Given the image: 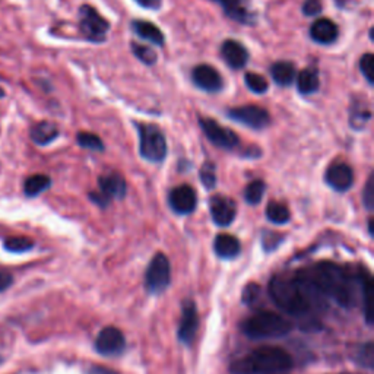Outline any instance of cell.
Here are the masks:
<instances>
[{
  "label": "cell",
  "mask_w": 374,
  "mask_h": 374,
  "mask_svg": "<svg viewBox=\"0 0 374 374\" xmlns=\"http://www.w3.org/2000/svg\"><path fill=\"white\" fill-rule=\"evenodd\" d=\"M322 300H333L337 306L351 307L354 303V285L349 275L340 264L320 262L315 267L298 272Z\"/></svg>",
  "instance_id": "6da1fadb"
},
{
  "label": "cell",
  "mask_w": 374,
  "mask_h": 374,
  "mask_svg": "<svg viewBox=\"0 0 374 374\" xmlns=\"http://www.w3.org/2000/svg\"><path fill=\"white\" fill-rule=\"evenodd\" d=\"M293 368V358L278 346H260L231 364L233 374H281Z\"/></svg>",
  "instance_id": "7a4b0ae2"
},
{
  "label": "cell",
  "mask_w": 374,
  "mask_h": 374,
  "mask_svg": "<svg viewBox=\"0 0 374 374\" xmlns=\"http://www.w3.org/2000/svg\"><path fill=\"white\" fill-rule=\"evenodd\" d=\"M269 294L276 306L294 318L307 316L311 307L315 306L297 276L294 278L275 276L269 284Z\"/></svg>",
  "instance_id": "3957f363"
},
{
  "label": "cell",
  "mask_w": 374,
  "mask_h": 374,
  "mask_svg": "<svg viewBox=\"0 0 374 374\" xmlns=\"http://www.w3.org/2000/svg\"><path fill=\"white\" fill-rule=\"evenodd\" d=\"M241 329L250 340H273L288 335L293 326L288 319L278 313L262 310L249 318Z\"/></svg>",
  "instance_id": "277c9868"
},
{
  "label": "cell",
  "mask_w": 374,
  "mask_h": 374,
  "mask_svg": "<svg viewBox=\"0 0 374 374\" xmlns=\"http://www.w3.org/2000/svg\"><path fill=\"white\" fill-rule=\"evenodd\" d=\"M139 134V154L151 163H161L167 155V141L160 127L155 125L136 123Z\"/></svg>",
  "instance_id": "5b68a950"
},
{
  "label": "cell",
  "mask_w": 374,
  "mask_h": 374,
  "mask_svg": "<svg viewBox=\"0 0 374 374\" xmlns=\"http://www.w3.org/2000/svg\"><path fill=\"white\" fill-rule=\"evenodd\" d=\"M79 27L88 41L103 43L107 39L110 23L100 15V12L90 5H83L79 9Z\"/></svg>",
  "instance_id": "8992f818"
},
{
  "label": "cell",
  "mask_w": 374,
  "mask_h": 374,
  "mask_svg": "<svg viewBox=\"0 0 374 374\" xmlns=\"http://www.w3.org/2000/svg\"><path fill=\"white\" fill-rule=\"evenodd\" d=\"M172 280V268L170 260L163 253H158L152 258L149 267L145 275V284H147L148 291L151 294H161L164 293L167 287L170 285Z\"/></svg>",
  "instance_id": "52a82bcc"
},
{
  "label": "cell",
  "mask_w": 374,
  "mask_h": 374,
  "mask_svg": "<svg viewBox=\"0 0 374 374\" xmlns=\"http://www.w3.org/2000/svg\"><path fill=\"white\" fill-rule=\"evenodd\" d=\"M199 125L203 130V134L207 135V138L215 145V147L225 151H233L240 145V139L234 132L218 125L214 118L199 117Z\"/></svg>",
  "instance_id": "ba28073f"
},
{
  "label": "cell",
  "mask_w": 374,
  "mask_h": 374,
  "mask_svg": "<svg viewBox=\"0 0 374 374\" xmlns=\"http://www.w3.org/2000/svg\"><path fill=\"white\" fill-rule=\"evenodd\" d=\"M228 117L236 120L240 125H245L256 130L264 129L271 122L269 113L258 105H243L231 108V110L228 112Z\"/></svg>",
  "instance_id": "9c48e42d"
},
{
  "label": "cell",
  "mask_w": 374,
  "mask_h": 374,
  "mask_svg": "<svg viewBox=\"0 0 374 374\" xmlns=\"http://www.w3.org/2000/svg\"><path fill=\"white\" fill-rule=\"evenodd\" d=\"M125 348H126L125 335L122 333V331L114 326L104 328L95 340V349L98 351V354L105 357L122 354L125 351Z\"/></svg>",
  "instance_id": "30bf717a"
},
{
  "label": "cell",
  "mask_w": 374,
  "mask_h": 374,
  "mask_svg": "<svg viewBox=\"0 0 374 374\" xmlns=\"http://www.w3.org/2000/svg\"><path fill=\"white\" fill-rule=\"evenodd\" d=\"M168 203L174 212L180 215H189L196 209L198 196L196 191L191 186L183 185L173 189L168 196Z\"/></svg>",
  "instance_id": "8fae6325"
},
{
  "label": "cell",
  "mask_w": 374,
  "mask_h": 374,
  "mask_svg": "<svg viewBox=\"0 0 374 374\" xmlns=\"http://www.w3.org/2000/svg\"><path fill=\"white\" fill-rule=\"evenodd\" d=\"M209 211L216 225L228 227L236 218L237 207L233 199L221 195H215L209 200Z\"/></svg>",
  "instance_id": "7c38bea8"
},
{
  "label": "cell",
  "mask_w": 374,
  "mask_h": 374,
  "mask_svg": "<svg viewBox=\"0 0 374 374\" xmlns=\"http://www.w3.org/2000/svg\"><path fill=\"white\" fill-rule=\"evenodd\" d=\"M199 326V318H198V309L191 300L186 301L183 304L182 319L178 324V340L185 345H190L195 340L196 332Z\"/></svg>",
  "instance_id": "4fadbf2b"
},
{
  "label": "cell",
  "mask_w": 374,
  "mask_h": 374,
  "mask_svg": "<svg viewBox=\"0 0 374 374\" xmlns=\"http://www.w3.org/2000/svg\"><path fill=\"white\" fill-rule=\"evenodd\" d=\"M324 182H326V185L331 186L335 191L344 193L351 189L354 183L353 168L345 163H335L326 170Z\"/></svg>",
  "instance_id": "5bb4252c"
},
{
  "label": "cell",
  "mask_w": 374,
  "mask_h": 374,
  "mask_svg": "<svg viewBox=\"0 0 374 374\" xmlns=\"http://www.w3.org/2000/svg\"><path fill=\"white\" fill-rule=\"evenodd\" d=\"M191 79L195 85L203 91L218 92L222 88V79L218 70L209 65H199L191 72Z\"/></svg>",
  "instance_id": "9a60e30c"
},
{
  "label": "cell",
  "mask_w": 374,
  "mask_h": 374,
  "mask_svg": "<svg viewBox=\"0 0 374 374\" xmlns=\"http://www.w3.org/2000/svg\"><path fill=\"white\" fill-rule=\"evenodd\" d=\"M98 186L101 195L112 200V199H123L126 196L127 186L125 178L118 173H108L98 178Z\"/></svg>",
  "instance_id": "2e32d148"
},
{
  "label": "cell",
  "mask_w": 374,
  "mask_h": 374,
  "mask_svg": "<svg viewBox=\"0 0 374 374\" xmlns=\"http://www.w3.org/2000/svg\"><path fill=\"white\" fill-rule=\"evenodd\" d=\"M221 56L225 60V63L233 69L245 67L249 60L246 47L236 40L224 41V44L221 45Z\"/></svg>",
  "instance_id": "e0dca14e"
},
{
  "label": "cell",
  "mask_w": 374,
  "mask_h": 374,
  "mask_svg": "<svg viewBox=\"0 0 374 374\" xmlns=\"http://www.w3.org/2000/svg\"><path fill=\"white\" fill-rule=\"evenodd\" d=\"M310 37L319 44H331L337 39V27L331 19H318L310 27Z\"/></svg>",
  "instance_id": "ac0fdd59"
},
{
  "label": "cell",
  "mask_w": 374,
  "mask_h": 374,
  "mask_svg": "<svg viewBox=\"0 0 374 374\" xmlns=\"http://www.w3.org/2000/svg\"><path fill=\"white\" fill-rule=\"evenodd\" d=\"M214 249L215 253L222 259H233L238 256V253L241 250L240 241L230 234H220L216 236L214 241Z\"/></svg>",
  "instance_id": "d6986e66"
},
{
  "label": "cell",
  "mask_w": 374,
  "mask_h": 374,
  "mask_svg": "<svg viewBox=\"0 0 374 374\" xmlns=\"http://www.w3.org/2000/svg\"><path fill=\"white\" fill-rule=\"evenodd\" d=\"M214 2L220 3L224 8L225 14L237 22L250 23L253 21V15L245 6V0H214Z\"/></svg>",
  "instance_id": "ffe728a7"
},
{
  "label": "cell",
  "mask_w": 374,
  "mask_h": 374,
  "mask_svg": "<svg viewBox=\"0 0 374 374\" xmlns=\"http://www.w3.org/2000/svg\"><path fill=\"white\" fill-rule=\"evenodd\" d=\"M30 135L35 143L44 147L59 136V127L52 122H40L31 127Z\"/></svg>",
  "instance_id": "44dd1931"
},
{
  "label": "cell",
  "mask_w": 374,
  "mask_h": 374,
  "mask_svg": "<svg viewBox=\"0 0 374 374\" xmlns=\"http://www.w3.org/2000/svg\"><path fill=\"white\" fill-rule=\"evenodd\" d=\"M132 28L139 35L142 40H147L155 45L164 44V34L160 31V28L147 21H134L132 22Z\"/></svg>",
  "instance_id": "7402d4cb"
},
{
  "label": "cell",
  "mask_w": 374,
  "mask_h": 374,
  "mask_svg": "<svg viewBox=\"0 0 374 374\" xmlns=\"http://www.w3.org/2000/svg\"><path fill=\"white\" fill-rule=\"evenodd\" d=\"M271 75L276 85L289 87L295 79V67L291 62H276L271 67Z\"/></svg>",
  "instance_id": "603a6c76"
},
{
  "label": "cell",
  "mask_w": 374,
  "mask_h": 374,
  "mask_svg": "<svg viewBox=\"0 0 374 374\" xmlns=\"http://www.w3.org/2000/svg\"><path fill=\"white\" fill-rule=\"evenodd\" d=\"M320 81H319V74L316 69L307 67L303 72H300L297 76V87L298 91L304 95L315 94L319 90Z\"/></svg>",
  "instance_id": "cb8c5ba5"
},
{
  "label": "cell",
  "mask_w": 374,
  "mask_h": 374,
  "mask_svg": "<svg viewBox=\"0 0 374 374\" xmlns=\"http://www.w3.org/2000/svg\"><path fill=\"white\" fill-rule=\"evenodd\" d=\"M50 185H52V180L48 176L34 174L25 180V183H23V191H25L27 196L35 198L50 187Z\"/></svg>",
  "instance_id": "d4e9b609"
},
{
  "label": "cell",
  "mask_w": 374,
  "mask_h": 374,
  "mask_svg": "<svg viewBox=\"0 0 374 374\" xmlns=\"http://www.w3.org/2000/svg\"><path fill=\"white\" fill-rule=\"evenodd\" d=\"M361 288H363V304H364V318L368 324H373V293L374 285L368 273H364L361 278Z\"/></svg>",
  "instance_id": "484cf974"
},
{
  "label": "cell",
  "mask_w": 374,
  "mask_h": 374,
  "mask_svg": "<svg viewBox=\"0 0 374 374\" xmlns=\"http://www.w3.org/2000/svg\"><path fill=\"white\" fill-rule=\"evenodd\" d=\"M267 218L273 222V224H287L291 218V214H289V209L285 207V205L280 202H271L267 208Z\"/></svg>",
  "instance_id": "4316f807"
},
{
  "label": "cell",
  "mask_w": 374,
  "mask_h": 374,
  "mask_svg": "<svg viewBox=\"0 0 374 374\" xmlns=\"http://www.w3.org/2000/svg\"><path fill=\"white\" fill-rule=\"evenodd\" d=\"M267 185L263 180H253V182L245 190V199L249 205H258L263 199Z\"/></svg>",
  "instance_id": "83f0119b"
},
{
  "label": "cell",
  "mask_w": 374,
  "mask_h": 374,
  "mask_svg": "<svg viewBox=\"0 0 374 374\" xmlns=\"http://www.w3.org/2000/svg\"><path fill=\"white\" fill-rule=\"evenodd\" d=\"M76 141L79 143V147L91 149V151H104V143L100 136H96L94 134H88V132H79Z\"/></svg>",
  "instance_id": "f1b7e54d"
},
{
  "label": "cell",
  "mask_w": 374,
  "mask_h": 374,
  "mask_svg": "<svg viewBox=\"0 0 374 374\" xmlns=\"http://www.w3.org/2000/svg\"><path fill=\"white\" fill-rule=\"evenodd\" d=\"M245 83L247 85V88L255 94H264L269 88L268 81L264 79L262 75L253 74V72H247L246 76H245Z\"/></svg>",
  "instance_id": "f546056e"
},
{
  "label": "cell",
  "mask_w": 374,
  "mask_h": 374,
  "mask_svg": "<svg viewBox=\"0 0 374 374\" xmlns=\"http://www.w3.org/2000/svg\"><path fill=\"white\" fill-rule=\"evenodd\" d=\"M370 117H371V113L368 108L353 105L351 113H349V125L355 129H361L368 122Z\"/></svg>",
  "instance_id": "4dcf8cb0"
},
{
  "label": "cell",
  "mask_w": 374,
  "mask_h": 374,
  "mask_svg": "<svg viewBox=\"0 0 374 374\" xmlns=\"http://www.w3.org/2000/svg\"><path fill=\"white\" fill-rule=\"evenodd\" d=\"M34 243L27 237H9L5 240V249L12 253H22L32 249Z\"/></svg>",
  "instance_id": "1f68e13d"
},
{
  "label": "cell",
  "mask_w": 374,
  "mask_h": 374,
  "mask_svg": "<svg viewBox=\"0 0 374 374\" xmlns=\"http://www.w3.org/2000/svg\"><path fill=\"white\" fill-rule=\"evenodd\" d=\"M132 50H134V54L145 65L152 66L156 63V53L152 50L151 47L138 44V43H132Z\"/></svg>",
  "instance_id": "d6a6232c"
},
{
  "label": "cell",
  "mask_w": 374,
  "mask_h": 374,
  "mask_svg": "<svg viewBox=\"0 0 374 374\" xmlns=\"http://www.w3.org/2000/svg\"><path fill=\"white\" fill-rule=\"evenodd\" d=\"M200 180L207 189H212L216 185V170L214 163H205L200 168Z\"/></svg>",
  "instance_id": "836d02e7"
},
{
  "label": "cell",
  "mask_w": 374,
  "mask_h": 374,
  "mask_svg": "<svg viewBox=\"0 0 374 374\" xmlns=\"http://www.w3.org/2000/svg\"><path fill=\"white\" fill-rule=\"evenodd\" d=\"M360 70L363 76L367 79L370 85L374 83V56L373 53H366L360 60Z\"/></svg>",
  "instance_id": "e575fe53"
},
{
  "label": "cell",
  "mask_w": 374,
  "mask_h": 374,
  "mask_svg": "<svg viewBox=\"0 0 374 374\" xmlns=\"http://www.w3.org/2000/svg\"><path fill=\"white\" fill-rule=\"evenodd\" d=\"M374 351H373V344L368 342L366 344L363 348H361V351L358 353V363L363 364L368 368L373 367V363H374Z\"/></svg>",
  "instance_id": "d590c367"
},
{
  "label": "cell",
  "mask_w": 374,
  "mask_h": 374,
  "mask_svg": "<svg viewBox=\"0 0 374 374\" xmlns=\"http://www.w3.org/2000/svg\"><path fill=\"white\" fill-rule=\"evenodd\" d=\"M363 202H364V207L371 211L373 207H374V180H373V174L368 177L367 180V185L363 190Z\"/></svg>",
  "instance_id": "8d00e7d4"
},
{
  "label": "cell",
  "mask_w": 374,
  "mask_h": 374,
  "mask_svg": "<svg viewBox=\"0 0 374 374\" xmlns=\"http://www.w3.org/2000/svg\"><path fill=\"white\" fill-rule=\"evenodd\" d=\"M259 295H260V287L251 282V284H249L245 288V291H243V301H245L246 304L251 306L259 298Z\"/></svg>",
  "instance_id": "74e56055"
},
{
  "label": "cell",
  "mask_w": 374,
  "mask_h": 374,
  "mask_svg": "<svg viewBox=\"0 0 374 374\" xmlns=\"http://www.w3.org/2000/svg\"><path fill=\"white\" fill-rule=\"evenodd\" d=\"M303 12L306 17H316L322 12L320 0H306L303 5Z\"/></svg>",
  "instance_id": "f35d334b"
},
{
  "label": "cell",
  "mask_w": 374,
  "mask_h": 374,
  "mask_svg": "<svg viewBox=\"0 0 374 374\" xmlns=\"http://www.w3.org/2000/svg\"><path fill=\"white\" fill-rule=\"evenodd\" d=\"M10 284H12V275L6 271L0 269V293L8 289L10 287Z\"/></svg>",
  "instance_id": "ab89813d"
},
{
  "label": "cell",
  "mask_w": 374,
  "mask_h": 374,
  "mask_svg": "<svg viewBox=\"0 0 374 374\" xmlns=\"http://www.w3.org/2000/svg\"><path fill=\"white\" fill-rule=\"evenodd\" d=\"M135 2L145 9H160L163 0H135Z\"/></svg>",
  "instance_id": "60d3db41"
},
{
  "label": "cell",
  "mask_w": 374,
  "mask_h": 374,
  "mask_svg": "<svg viewBox=\"0 0 374 374\" xmlns=\"http://www.w3.org/2000/svg\"><path fill=\"white\" fill-rule=\"evenodd\" d=\"M85 374H118L112 368H107L104 366H91Z\"/></svg>",
  "instance_id": "b9f144b4"
},
{
  "label": "cell",
  "mask_w": 374,
  "mask_h": 374,
  "mask_svg": "<svg viewBox=\"0 0 374 374\" xmlns=\"http://www.w3.org/2000/svg\"><path fill=\"white\" fill-rule=\"evenodd\" d=\"M368 231H370V236H373V220L368 221Z\"/></svg>",
  "instance_id": "7bdbcfd3"
},
{
  "label": "cell",
  "mask_w": 374,
  "mask_h": 374,
  "mask_svg": "<svg viewBox=\"0 0 374 374\" xmlns=\"http://www.w3.org/2000/svg\"><path fill=\"white\" fill-rule=\"evenodd\" d=\"M2 96H5V91L0 88V98H2Z\"/></svg>",
  "instance_id": "ee69618b"
}]
</instances>
